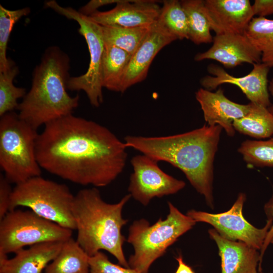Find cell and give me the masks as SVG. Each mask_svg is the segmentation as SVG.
<instances>
[{"instance_id":"d6986e66","label":"cell","mask_w":273,"mask_h":273,"mask_svg":"<svg viewBox=\"0 0 273 273\" xmlns=\"http://www.w3.org/2000/svg\"><path fill=\"white\" fill-rule=\"evenodd\" d=\"M209 237L218 249L221 259V273H258L261 267L258 250L240 241L228 240L214 229L208 230Z\"/></svg>"},{"instance_id":"484cf974","label":"cell","mask_w":273,"mask_h":273,"mask_svg":"<svg viewBox=\"0 0 273 273\" xmlns=\"http://www.w3.org/2000/svg\"><path fill=\"white\" fill-rule=\"evenodd\" d=\"M157 22L177 39H189L187 18L180 1H163Z\"/></svg>"},{"instance_id":"ac0fdd59","label":"cell","mask_w":273,"mask_h":273,"mask_svg":"<svg viewBox=\"0 0 273 273\" xmlns=\"http://www.w3.org/2000/svg\"><path fill=\"white\" fill-rule=\"evenodd\" d=\"M63 242L35 244L18 250L10 259L7 255L0 253V273H41L59 254Z\"/></svg>"},{"instance_id":"6da1fadb","label":"cell","mask_w":273,"mask_h":273,"mask_svg":"<svg viewBox=\"0 0 273 273\" xmlns=\"http://www.w3.org/2000/svg\"><path fill=\"white\" fill-rule=\"evenodd\" d=\"M127 148L107 127L71 114L44 125L36 153L39 166L49 173L78 185L102 187L123 171Z\"/></svg>"},{"instance_id":"d6a6232c","label":"cell","mask_w":273,"mask_h":273,"mask_svg":"<svg viewBox=\"0 0 273 273\" xmlns=\"http://www.w3.org/2000/svg\"><path fill=\"white\" fill-rule=\"evenodd\" d=\"M252 7L254 15L265 17L273 14V0H255Z\"/></svg>"},{"instance_id":"8fae6325","label":"cell","mask_w":273,"mask_h":273,"mask_svg":"<svg viewBox=\"0 0 273 273\" xmlns=\"http://www.w3.org/2000/svg\"><path fill=\"white\" fill-rule=\"evenodd\" d=\"M133 172L130 177L128 191L131 196L144 206L155 198L174 194L182 190L186 183L166 173L158 162L143 154L130 160Z\"/></svg>"},{"instance_id":"4316f807","label":"cell","mask_w":273,"mask_h":273,"mask_svg":"<svg viewBox=\"0 0 273 273\" xmlns=\"http://www.w3.org/2000/svg\"><path fill=\"white\" fill-rule=\"evenodd\" d=\"M18 68L14 63L6 71L0 72V116L17 109L18 99L26 94L23 87L15 86L13 80L18 73Z\"/></svg>"},{"instance_id":"cb8c5ba5","label":"cell","mask_w":273,"mask_h":273,"mask_svg":"<svg viewBox=\"0 0 273 273\" xmlns=\"http://www.w3.org/2000/svg\"><path fill=\"white\" fill-rule=\"evenodd\" d=\"M180 2L187 18L189 39L196 44L213 42L211 30L203 11V1L183 0Z\"/></svg>"},{"instance_id":"ffe728a7","label":"cell","mask_w":273,"mask_h":273,"mask_svg":"<svg viewBox=\"0 0 273 273\" xmlns=\"http://www.w3.org/2000/svg\"><path fill=\"white\" fill-rule=\"evenodd\" d=\"M89 257L72 237L63 242L57 256L44 273H89Z\"/></svg>"},{"instance_id":"4dcf8cb0","label":"cell","mask_w":273,"mask_h":273,"mask_svg":"<svg viewBox=\"0 0 273 273\" xmlns=\"http://www.w3.org/2000/svg\"><path fill=\"white\" fill-rule=\"evenodd\" d=\"M4 174H0V220L9 211L13 189Z\"/></svg>"},{"instance_id":"3957f363","label":"cell","mask_w":273,"mask_h":273,"mask_svg":"<svg viewBox=\"0 0 273 273\" xmlns=\"http://www.w3.org/2000/svg\"><path fill=\"white\" fill-rule=\"evenodd\" d=\"M69 58L56 47L46 51L34 69L32 85L17 109L19 116L35 129L71 114L79 96L67 92Z\"/></svg>"},{"instance_id":"9c48e42d","label":"cell","mask_w":273,"mask_h":273,"mask_svg":"<svg viewBox=\"0 0 273 273\" xmlns=\"http://www.w3.org/2000/svg\"><path fill=\"white\" fill-rule=\"evenodd\" d=\"M46 6L67 18L76 21L79 25V33L88 46L90 61L84 74L69 78L67 89L72 91L83 90L91 105L98 107L103 102L101 68L105 44L101 25L71 7H62L55 1L46 2Z\"/></svg>"},{"instance_id":"ba28073f","label":"cell","mask_w":273,"mask_h":273,"mask_svg":"<svg viewBox=\"0 0 273 273\" xmlns=\"http://www.w3.org/2000/svg\"><path fill=\"white\" fill-rule=\"evenodd\" d=\"M72 230L42 218L31 210L14 209L0 220V253H15L25 246L65 242Z\"/></svg>"},{"instance_id":"f1b7e54d","label":"cell","mask_w":273,"mask_h":273,"mask_svg":"<svg viewBox=\"0 0 273 273\" xmlns=\"http://www.w3.org/2000/svg\"><path fill=\"white\" fill-rule=\"evenodd\" d=\"M30 12L27 7L10 10L0 5V72L7 70L14 63L7 57V44L12 28L21 18Z\"/></svg>"},{"instance_id":"d590c367","label":"cell","mask_w":273,"mask_h":273,"mask_svg":"<svg viewBox=\"0 0 273 273\" xmlns=\"http://www.w3.org/2000/svg\"><path fill=\"white\" fill-rule=\"evenodd\" d=\"M268 90L269 91L273 98V77L271 81L269 82V85H268ZM267 109L269 110V111L272 114H273V103L271 105H270V106Z\"/></svg>"},{"instance_id":"4fadbf2b","label":"cell","mask_w":273,"mask_h":273,"mask_svg":"<svg viewBox=\"0 0 273 273\" xmlns=\"http://www.w3.org/2000/svg\"><path fill=\"white\" fill-rule=\"evenodd\" d=\"M203 11L216 35L244 34L254 16L249 0H205Z\"/></svg>"},{"instance_id":"7402d4cb","label":"cell","mask_w":273,"mask_h":273,"mask_svg":"<svg viewBox=\"0 0 273 273\" xmlns=\"http://www.w3.org/2000/svg\"><path fill=\"white\" fill-rule=\"evenodd\" d=\"M250 103L248 113L233 122L235 130L256 139L267 138L273 135V114L267 108Z\"/></svg>"},{"instance_id":"8992f818","label":"cell","mask_w":273,"mask_h":273,"mask_svg":"<svg viewBox=\"0 0 273 273\" xmlns=\"http://www.w3.org/2000/svg\"><path fill=\"white\" fill-rule=\"evenodd\" d=\"M38 134L13 111L1 117L0 166L10 183L40 176L36 153Z\"/></svg>"},{"instance_id":"52a82bcc","label":"cell","mask_w":273,"mask_h":273,"mask_svg":"<svg viewBox=\"0 0 273 273\" xmlns=\"http://www.w3.org/2000/svg\"><path fill=\"white\" fill-rule=\"evenodd\" d=\"M74 197L65 184L36 176L16 185L9 211L19 206L28 207L42 218L73 231L76 230L72 212Z\"/></svg>"},{"instance_id":"8d00e7d4","label":"cell","mask_w":273,"mask_h":273,"mask_svg":"<svg viewBox=\"0 0 273 273\" xmlns=\"http://www.w3.org/2000/svg\"><path fill=\"white\" fill-rule=\"evenodd\" d=\"M271 244H273V238H272V239L271 240Z\"/></svg>"},{"instance_id":"f546056e","label":"cell","mask_w":273,"mask_h":273,"mask_svg":"<svg viewBox=\"0 0 273 273\" xmlns=\"http://www.w3.org/2000/svg\"><path fill=\"white\" fill-rule=\"evenodd\" d=\"M89 273H138L129 267L113 263L102 251L89 257Z\"/></svg>"},{"instance_id":"2e32d148","label":"cell","mask_w":273,"mask_h":273,"mask_svg":"<svg viewBox=\"0 0 273 273\" xmlns=\"http://www.w3.org/2000/svg\"><path fill=\"white\" fill-rule=\"evenodd\" d=\"M177 38L170 33L157 20L153 24L144 40L131 56L123 76L120 93L144 80L151 63L158 52Z\"/></svg>"},{"instance_id":"7c38bea8","label":"cell","mask_w":273,"mask_h":273,"mask_svg":"<svg viewBox=\"0 0 273 273\" xmlns=\"http://www.w3.org/2000/svg\"><path fill=\"white\" fill-rule=\"evenodd\" d=\"M253 65L249 74L242 77H235L223 68L211 64L207 69L213 76H205L201 79L200 83L204 88L210 91L224 83L235 85L251 103L268 108L270 106L267 78L270 68L262 62Z\"/></svg>"},{"instance_id":"7a4b0ae2","label":"cell","mask_w":273,"mask_h":273,"mask_svg":"<svg viewBox=\"0 0 273 273\" xmlns=\"http://www.w3.org/2000/svg\"><path fill=\"white\" fill-rule=\"evenodd\" d=\"M222 128L218 125L165 136L127 135L128 148L157 162L164 161L180 169L191 185L213 207V162Z\"/></svg>"},{"instance_id":"5bb4252c","label":"cell","mask_w":273,"mask_h":273,"mask_svg":"<svg viewBox=\"0 0 273 273\" xmlns=\"http://www.w3.org/2000/svg\"><path fill=\"white\" fill-rule=\"evenodd\" d=\"M261 58V53L244 34L227 33L215 35L211 48L196 54L194 59L214 60L230 68L244 63H259Z\"/></svg>"},{"instance_id":"e575fe53","label":"cell","mask_w":273,"mask_h":273,"mask_svg":"<svg viewBox=\"0 0 273 273\" xmlns=\"http://www.w3.org/2000/svg\"><path fill=\"white\" fill-rule=\"evenodd\" d=\"M178 265L175 273H195L191 266L187 264L183 260V257L179 255L176 258Z\"/></svg>"},{"instance_id":"603a6c76","label":"cell","mask_w":273,"mask_h":273,"mask_svg":"<svg viewBox=\"0 0 273 273\" xmlns=\"http://www.w3.org/2000/svg\"><path fill=\"white\" fill-rule=\"evenodd\" d=\"M244 34L261 53V62L273 67V20L253 17Z\"/></svg>"},{"instance_id":"e0dca14e","label":"cell","mask_w":273,"mask_h":273,"mask_svg":"<svg viewBox=\"0 0 273 273\" xmlns=\"http://www.w3.org/2000/svg\"><path fill=\"white\" fill-rule=\"evenodd\" d=\"M195 95L208 125H219L230 136L235 134L233 122L247 115L251 108L250 103L243 105L232 101L221 88L215 92L200 88Z\"/></svg>"},{"instance_id":"83f0119b","label":"cell","mask_w":273,"mask_h":273,"mask_svg":"<svg viewBox=\"0 0 273 273\" xmlns=\"http://www.w3.org/2000/svg\"><path fill=\"white\" fill-rule=\"evenodd\" d=\"M238 151L244 161L251 166H273V137L266 141L246 140Z\"/></svg>"},{"instance_id":"836d02e7","label":"cell","mask_w":273,"mask_h":273,"mask_svg":"<svg viewBox=\"0 0 273 273\" xmlns=\"http://www.w3.org/2000/svg\"><path fill=\"white\" fill-rule=\"evenodd\" d=\"M123 0H92L81 7L79 12L82 14L89 16L98 11L102 6L114 3H120Z\"/></svg>"},{"instance_id":"1f68e13d","label":"cell","mask_w":273,"mask_h":273,"mask_svg":"<svg viewBox=\"0 0 273 273\" xmlns=\"http://www.w3.org/2000/svg\"><path fill=\"white\" fill-rule=\"evenodd\" d=\"M265 213L267 216V219H273V197L265 204L264 207ZM273 238V223L269 229L263 245L261 249L260 250V260L262 262L263 256L268 246L271 244V240Z\"/></svg>"},{"instance_id":"d4e9b609","label":"cell","mask_w":273,"mask_h":273,"mask_svg":"<svg viewBox=\"0 0 273 273\" xmlns=\"http://www.w3.org/2000/svg\"><path fill=\"white\" fill-rule=\"evenodd\" d=\"M151 26L123 27L101 26L104 43L118 47L132 56L144 40Z\"/></svg>"},{"instance_id":"44dd1931","label":"cell","mask_w":273,"mask_h":273,"mask_svg":"<svg viewBox=\"0 0 273 273\" xmlns=\"http://www.w3.org/2000/svg\"><path fill=\"white\" fill-rule=\"evenodd\" d=\"M131 57V55L122 49L105 44L101 68L103 87L120 92L123 78Z\"/></svg>"},{"instance_id":"5b68a950","label":"cell","mask_w":273,"mask_h":273,"mask_svg":"<svg viewBox=\"0 0 273 273\" xmlns=\"http://www.w3.org/2000/svg\"><path fill=\"white\" fill-rule=\"evenodd\" d=\"M169 213L150 225L146 219L134 221L129 228L127 241L134 249L128 260L130 268L138 273H148L152 264L163 256L178 238L190 230L196 222L168 202Z\"/></svg>"},{"instance_id":"30bf717a","label":"cell","mask_w":273,"mask_h":273,"mask_svg":"<svg viewBox=\"0 0 273 273\" xmlns=\"http://www.w3.org/2000/svg\"><path fill=\"white\" fill-rule=\"evenodd\" d=\"M246 199L244 193H240L232 207L224 212L213 214L192 209L186 214L196 222L211 225L221 236L228 240L242 242L260 251L273 219H267L264 226L260 229L250 224L243 214Z\"/></svg>"},{"instance_id":"74e56055","label":"cell","mask_w":273,"mask_h":273,"mask_svg":"<svg viewBox=\"0 0 273 273\" xmlns=\"http://www.w3.org/2000/svg\"><path fill=\"white\" fill-rule=\"evenodd\" d=\"M259 273H262V272H259Z\"/></svg>"},{"instance_id":"277c9868","label":"cell","mask_w":273,"mask_h":273,"mask_svg":"<svg viewBox=\"0 0 273 273\" xmlns=\"http://www.w3.org/2000/svg\"><path fill=\"white\" fill-rule=\"evenodd\" d=\"M131 197L128 194L118 203H108L96 187L80 190L75 195L72 212L77 231L76 240L89 256L105 250L120 265L129 267L122 248L126 239L121 229L128 221L122 217V209Z\"/></svg>"},{"instance_id":"9a60e30c","label":"cell","mask_w":273,"mask_h":273,"mask_svg":"<svg viewBox=\"0 0 273 273\" xmlns=\"http://www.w3.org/2000/svg\"><path fill=\"white\" fill-rule=\"evenodd\" d=\"M156 3L152 0H123L109 11H97L89 16L101 26L149 27L157 21L160 13L161 7Z\"/></svg>"}]
</instances>
